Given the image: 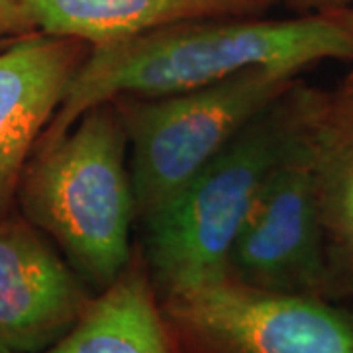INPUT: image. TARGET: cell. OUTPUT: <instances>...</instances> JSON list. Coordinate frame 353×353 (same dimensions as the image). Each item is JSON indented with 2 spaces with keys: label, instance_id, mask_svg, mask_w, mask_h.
<instances>
[{
  "label": "cell",
  "instance_id": "cell-1",
  "mask_svg": "<svg viewBox=\"0 0 353 353\" xmlns=\"http://www.w3.org/2000/svg\"><path fill=\"white\" fill-rule=\"evenodd\" d=\"M322 61H353V8L194 20L88 48L38 143L59 138L102 102L194 90L255 67L301 75Z\"/></svg>",
  "mask_w": 353,
  "mask_h": 353
},
{
  "label": "cell",
  "instance_id": "cell-2",
  "mask_svg": "<svg viewBox=\"0 0 353 353\" xmlns=\"http://www.w3.org/2000/svg\"><path fill=\"white\" fill-rule=\"evenodd\" d=\"M16 201L88 289L110 287L132 263L138 218L126 130L116 104L88 108L59 138L38 143Z\"/></svg>",
  "mask_w": 353,
  "mask_h": 353
},
{
  "label": "cell",
  "instance_id": "cell-3",
  "mask_svg": "<svg viewBox=\"0 0 353 353\" xmlns=\"http://www.w3.org/2000/svg\"><path fill=\"white\" fill-rule=\"evenodd\" d=\"M299 79L189 183L141 218V263L157 299L228 277V259L269 169L314 104Z\"/></svg>",
  "mask_w": 353,
  "mask_h": 353
},
{
  "label": "cell",
  "instance_id": "cell-4",
  "mask_svg": "<svg viewBox=\"0 0 353 353\" xmlns=\"http://www.w3.org/2000/svg\"><path fill=\"white\" fill-rule=\"evenodd\" d=\"M299 79L255 67L194 90L114 101L126 130L139 220L183 189Z\"/></svg>",
  "mask_w": 353,
  "mask_h": 353
},
{
  "label": "cell",
  "instance_id": "cell-5",
  "mask_svg": "<svg viewBox=\"0 0 353 353\" xmlns=\"http://www.w3.org/2000/svg\"><path fill=\"white\" fill-rule=\"evenodd\" d=\"M159 303L176 353H353V303L228 277Z\"/></svg>",
  "mask_w": 353,
  "mask_h": 353
},
{
  "label": "cell",
  "instance_id": "cell-6",
  "mask_svg": "<svg viewBox=\"0 0 353 353\" xmlns=\"http://www.w3.org/2000/svg\"><path fill=\"white\" fill-rule=\"evenodd\" d=\"M322 90L269 169L228 259V279L253 289L328 299L314 176V116Z\"/></svg>",
  "mask_w": 353,
  "mask_h": 353
},
{
  "label": "cell",
  "instance_id": "cell-7",
  "mask_svg": "<svg viewBox=\"0 0 353 353\" xmlns=\"http://www.w3.org/2000/svg\"><path fill=\"white\" fill-rule=\"evenodd\" d=\"M94 292L26 218H0V345L41 353L63 338Z\"/></svg>",
  "mask_w": 353,
  "mask_h": 353
},
{
  "label": "cell",
  "instance_id": "cell-8",
  "mask_svg": "<svg viewBox=\"0 0 353 353\" xmlns=\"http://www.w3.org/2000/svg\"><path fill=\"white\" fill-rule=\"evenodd\" d=\"M87 53L83 41L41 32L0 48V218Z\"/></svg>",
  "mask_w": 353,
  "mask_h": 353
},
{
  "label": "cell",
  "instance_id": "cell-9",
  "mask_svg": "<svg viewBox=\"0 0 353 353\" xmlns=\"http://www.w3.org/2000/svg\"><path fill=\"white\" fill-rule=\"evenodd\" d=\"M36 30L99 48L167 26L265 16L279 0H22Z\"/></svg>",
  "mask_w": 353,
  "mask_h": 353
},
{
  "label": "cell",
  "instance_id": "cell-10",
  "mask_svg": "<svg viewBox=\"0 0 353 353\" xmlns=\"http://www.w3.org/2000/svg\"><path fill=\"white\" fill-rule=\"evenodd\" d=\"M314 176L328 299L353 303V71L322 90L314 116Z\"/></svg>",
  "mask_w": 353,
  "mask_h": 353
},
{
  "label": "cell",
  "instance_id": "cell-11",
  "mask_svg": "<svg viewBox=\"0 0 353 353\" xmlns=\"http://www.w3.org/2000/svg\"><path fill=\"white\" fill-rule=\"evenodd\" d=\"M41 353H176L141 259L94 292L75 326Z\"/></svg>",
  "mask_w": 353,
  "mask_h": 353
},
{
  "label": "cell",
  "instance_id": "cell-12",
  "mask_svg": "<svg viewBox=\"0 0 353 353\" xmlns=\"http://www.w3.org/2000/svg\"><path fill=\"white\" fill-rule=\"evenodd\" d=\"M38 32L22 0H0V48Z\"/></svg>",
  "mask_w": 353,
  "mask_h": 353
},
{
  "label": "cell",
  "instance_id": "cell-13",
  "mask_svg": "<svg viewBox=\"0 0 353 353\" xmlns=\"http://www.w3.org/2000/svg\"><path fill=\"white\" fill-rule=\"evenodd\" d=\"M289 4L299 14L308 12H330V10H343L352 8V0H279Z\"/></svg>",
  "mask_w": 353,
  "mask_h": 353
},
{
  "label": "cell",
  "instance_id": "cell-14",
  "mask_svg": "<svg viewBox=\"0 0 353 353\" xmlns=\"http://www.w3.org/2000/svg\"><path fill=\"white\" fill-rule=\"evenodd\" d=\"M0 353H14V352H10V350H8V347H4V345H0Z\"/></svg>",
  "mask_w": 353,
  "mask_h": 353
},
{
  "label": "cell",
  "instance_id": "cell-15",
  "mask_svg": "<svg viewBox=\"0 0 353 353\" xmlns=\"http://www.w3.org/2000/svg\"><path fill=\"white\" fill-rule=\"evenodd\" d=\"M352 8H353V0H352Z\"/></svg>",
  "mask_w": 353,
  "mask_h": 353
}]
</instances>
